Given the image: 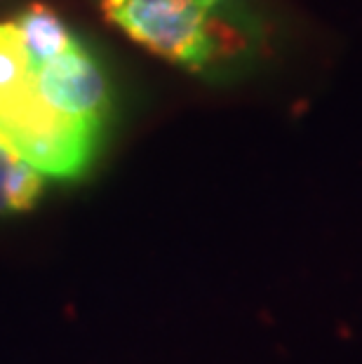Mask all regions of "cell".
<instances>
[{"instance_id": "1", "label": "cell", "mask_w": 362, "mask_h": 364, "mask_svg": "<svg viewBox=\"0 0 362 364\" xmlns=\"http://www.w3.org/2000/svg\"><path fill=\"white\" fill-rule=\"evenodd\" d=\"M226 3V0H223ZM223 3L205 0H102L104 17L142 48L191 73H210L252 57L254 36Z\"/></svg>"}, {"instance_id": "2", "label": "cell", "mask_w": 362, "mask_h": 364, "mask_svg": "<svg viewBox=\"0 0 362 364\" xmlns=\"http://www.w3.org/2000/svg\"><path fill=\"white\" fill-rule=\"evenodd\" d=\"M102 122L71 118L41 99L36 87L0 111V141L43 174L75 179L87 172Z\"/></svg>"}, {"instance_id": "3", "label": "cell", "mask_w": 362, "mask_h": 364, "mask_svg": "<svg viewBox=\"0 0 362 364\" xmlns=\"http://www.w3.org/2000/svg\"><path fill=\"white\" fill-rule=\"evenodd\" d=\"M31 75L36 92L55 111L71 118L104 122L109 113V82L80 43L52 61L33 66Z\"/></svg>"}, {"instance_id": "4", "label": "cell", "mask_w": 362, "mask_h": 364, "mask_svg": "<svg viewBox=\"0 0 362 364\" xmlns=\"http://www.w3.org/2000/svg\"><path fill=\"white\" fill-rule=\"evenodd\" d=\"M14 26H17L21 43H24L31 68L41 66L45 61H52L78 43L68 33V28L57 17V12H52L50 7L38 3L26 7L17 17V21H14Z\"/></svg>"}, {"instance_id": "5", "label": "cell", "mask_w": 362, "mask_h": 364, "mask_svg": "<svg viewBox=\"0 0 362 364\" xmlns=\"http://www.w3.org/2000/svg\"><path fill=\"white\" fill-rule=\"evenodd\" d=\"M45 191L43 172L0 141V216L33 209Z\"/></svg>"}, {"instance_id": "6", "label": "cell", "mask_w": 362, "mask_h": 364, "mask_svg": "<svg viewBox=\"0 0 362 364\" xmlns=\"http://www.w3.org/2000/svg\"><path fill=\"white\" fill-rule=\"evenodd\" d=\"M33 87L31 64L14 24H0V111Z\"/></svg>"}, {"instance_id": "7", "label": "cell", "mask_w": 362, "mask_h": 364, "mask_svg": "<svg viewBox=\"0 0 362 364\" xmlns=\"http://www.w3.org/2000/svg\"><path fill=\"white\" fill-rule=\"evenodd\" d=\"M205 3H210V5H219V3H223V0H205Z\"/></svg>"}]
</instances>
